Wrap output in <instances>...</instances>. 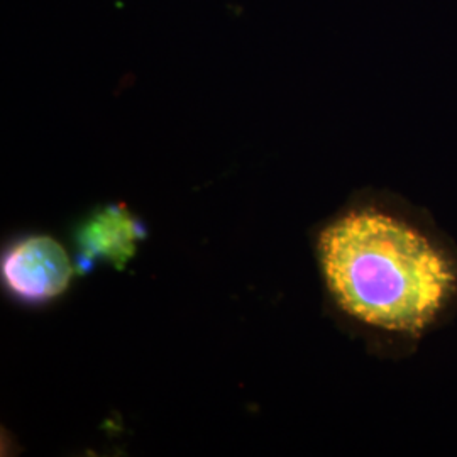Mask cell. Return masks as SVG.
Here are the masks:
<instances>
[{
	"label": "cell",
	"instance_id": "obj_3",
	"mask_svg": "<svg viewBox=\"0 0 457 457\" xmlns=\"http://www.w3.org/2000/svg\"><path fill=\"white\" fill-rule=\"evenodd\" d=\"M143 226L122 205H111L94 213L77 232L80 247L79 264L83 271L94 262H111L122 270L136 253V243L143 239Z\"/></svg>",
	"mask_w": 457,
	"mask_h": 457
},
{
	"label": "cell",
	"instance_id": "obj_1",
	"mask_svg": "<svg viewBox=\"0 0 457 457\" xmlns=\"http://www.w3.org/2000/svg\"><path fill=\"white\" fill-rule=\"evenodd\" d=\"M327 288L362 324L417 336L457 288L453 260L405 219L375 207L345 213L319 241Z\"/></svg>",
	"mask_w": 457,
	"mask_h": 457
},
{
	"label": "cell",
	"instance_id": "obj_2",
	"mask_svg": "<svg viewBox=\"0 0 457 457\" xmlns=\"http://www.w3.org/2000/svg\"><path fill=\"white\" fill-rule=\"evenodd\" d=\"M75 266L65 247L49 236H29L5 253L2 278L7 288L24 302H48L63 294Z\"/></svg>",
	"mask_w": 457,
	"mask_h": 457
}]
</instances>
